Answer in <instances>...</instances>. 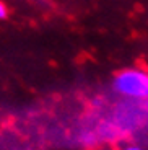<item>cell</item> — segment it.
Wrapping results in <instances>:
<instances>
[{
  "instance_id": "3",
  "label": "cell",
  "mask_w": 148,
  "mask_h": 150,
  "mask_svg": "<svg viewBox=\"0 0 148 150\" xmlns=\"http://www.w3.org/2000/svg\"><path fill=\"white\" fill-rule=\"evenodd\" d=\"M122 150H143V149L138 147V145H127V147H124Z\"/></svg>"
},
{
  "instance_id": "1",
  "label": "cell",
  "mask_w": 148,
  "mask_h": 150,
  "mask_svg": "<svg viewBox=\"0 0 148 150\" xmlns=\"http://www.w3.org/2000/svg\"><path fill=\"white\" fill-rule=\"evenodd\" d=\"M114 90L132 100H148V72L142 69H127L116 75Z\"/></svg>"
},
{
  "instance_id": "2",
  "label": "cell",
  "mask_w": 148,
  "mask_h": 150,
  "mask_svg": "<svg viewBox=\"0 0 148 150\" xmlns=\"http://www.w3.org/2000/svg\"><path fill=\"white\" fill-rule=\"evenodd\" d=\"M8 16V8L4 2H0V20H5Z\"/></svg>"
}]
</instances>
